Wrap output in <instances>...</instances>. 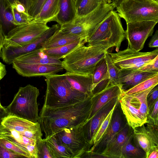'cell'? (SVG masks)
<instances>
[{"mask_svg": "<svg viewBox=\"0 0 158 158\" xmlns=\"http://www.w3.org/2000/svg\"><path fill=\"white\" fill-rule=\"evenodd\" d=\"M91 97L76 104L61 107L43 106L38 122L45 138L63 129L75 127L86 122L91 110Z\"/></svg>", "mask_w": 158, "mask_h": 158, "instance_id": "6da1fadb", "label": "cell"}, {"mask_svg": "<svg viewBox=\"0 0 158 158\" xmlns=\"http://www.w3.org/2000/svg\"><path fill=\"white\" fill-rule=\"evenodd\" d=\"M47 87L44 107L59 108L71 105L91 97L73 88L64 74L45 77Z\"/></svg>", "mask_w": 158, "mask_h": 158, "instance_id": "7a4b0ae2", "label": "cell"}, {"mask_svg": "<svg viewBox=\"0 0 158 158\" xmlns=\"http://www.w3.org/2000/svg\"><path fill=\"white\" fill-rule=\"evenodd\" d=\"M108 49L101 46L83 45L64 56L62 65L66 72L92 74L96 64L105 58Z\"/></svg>", "mask_w": 158, "mask_h": 158, "instance_id": "3957f363", "label": "cell"}, {"mask_svg": "<svg viewBox=\"0 0 158 158\" xmlns=\"http://www.w3.org/2000/svg\"><path fill=\"white\" fill-rule=\"evenodd\" d=\"M125 31L120 18L113 10L99 25L88 42V46H99L109 49L115 47L119 51L125 39Z\"/></svg>", "mask_w": 158, "mask_h": 158, "instance_id": "277c9868", "label": "cell"}, {"mask_svg": "<svg viewBox=\"0 0 158 158\" xmlns=\"http://www.w3.org/2000/svg\"><path fill=\"white\" fill-rule=\"evenodd\" d=\"M115 7L114 3L102 2L92 12L83 16H77L72 23L60 26V30L78 35L87 43L99 25Z\"/></svg>", "mask_w": 158, "mask_h": 158, "instance_id": "5b68a950", "label": "cell"}, {"mask_svg": "<svg viewBox=\"0 0 158 158\" xmlns=\"http://www.w3.org/2000/svg\"><path fill=\"white\" fill-rule=\"evenodd\" d=\"M39 89L30 84L20 87L12 102L6 109L10 115L36 123L38 122Z\"/></svg>", "mask_w": 158, "mask_h": 158, "instance_id": "8992f818", "label": "cell"}, {"mask_svg": "<svg viewBox=\"0 0 158 158\" xmlns=\"http://www.w3.org/2000/svg\"><path fill=\"white\" fill-rule=\"evenodd\" d=\"M153 87L132 94H125L123 92L119 98L127 123L133 129L147 123L149 112L147 97Z\"/></svg>", "mask_w": 158, "mask_h": 158, "instance_id": "52a82bcc", "label": "cell"}, {"mask_svg": "<svg viewBox=\"0 0 158 158\" xmlns=\"http://www.w3.org/2000/svg\"><path fill=\"white\" fill-rule=\"evenodd\" d=\"M126 23L147 20L158 22V2L152 0H126L116 7Z\"/></svg>", "mask_w": 158, "mask_h": 158, "instance_id": "ba28073f", "label": "cell"}, {"mask_svg": "<svg viewBox=\"0 0 158 158\" xmlns=\"http://www.w3.org/2000/svg\"><path fill=\"white\" fill-rule=\"evenodd\" d=\"M49 28L47 24L36 22L33 19L11 30L5 36L3 45L15 47L23 46L36 40Z\"/></svg>", "mask_w": 158, "mask_h": 158, "instance_id": "9c48e42d", "label": "cell"}, {"mask_svg": "<svg viewBox=\"0 0 158 158\" xmlns=\"http://www.w3.org/2000/svg\"><path fill=\"white\" fill-rule=\"evenodd\" d=\"M82 124L64 128L53 134L70 153L72 158H81L90 148L83 134Z\"/></svg>", "mask_w": 158, "mask_h": 158, "instance_id": "30bf717a", "label": "cell"}, {"mask_svg": "<svg viewBox=\"0 0 158 158\" xmlns=\"http://www.w3.org/2000/svg\"><path fill=\"white\" fill-rule=\"evenodd\" d=\"M113 62L122 69H139L158 55V49L151 52H141L128 47L116 53L109 52Z\"/></svg>", "mask_w": 158, "mask_h": 158, "instance_id": "8fae6325", "label": "cell"}, {"mask_svg": "<svg viewBox=\"0 0 158 158\" xmlns=\"http://www.w3.org/2000/svg\"><path fill=\"white\" fill-rule=\"evenodd\" d=\"M157 22L147 20L127 23L125 39L127 40L128 47L138 51L142 49L147 38L152 35Z\"/></svg>", "mask_w": 158, "mask_h": 158, "instance_id": "7c38bea8", "label": "cell"}, {"mask_svg": "<svg viewBox=\"0 0 158 158\" xmlns=\"http://www.w3.org/2000/svg\"><path fill=\"white\" fill-rule=\"evenodd\" d=\"M4 127L14 130L24 136L35 140L41 139L43 135L39 123H34L23 118L9 115L2 121Z\"/></svg>", "mask_w": 158, "mask_h": 158, "instance_id": "4fadbf2b", "label": "cell"}, {"mask_svg": "<svg viewBox=\"0 0 158 158\" xmlns=\"http://www.w3.org/2000/svg\"><path fill=\"white\" fill-rule=\"evenodd\" d=\"M133 129L134 139L146 154V158L153 151L158 150V126L147 123Z\"/></svg>", "mask_w": 158, "mask_h": 158, "instance_id": "5bb4252c", "label": "cell"}, {"mask_svg": "<svg viewBox=\"0 0 158 158\" xmlns=\"http://www.w3.org/2000/svg\"><path fill=\"white\" fill-rule=\"evenodd\" d=\"M127 123L119 103H117L113 111L111 121L102 137L91 152L99 154L113 137Z\"/></svg>", "mask_w": 158, "mask_h": 158, "instance_id": "9a60e30c", "label": "cell"}, {"mask_svg": "<svg viewBox=\"0 0 158 158\" xmlns=\"http://www.w3.org/2000/svg\"><path fill=\"white\" fill-rule=\"evenodd\" d=\"M119 97L114 98L103 106L91 118L82 125L85 138L92 147L94 137L99 127L107 115L116 105Z\"/></svg>", "mask_w": 158, "mask_h": 158, "instance_id": "2e32d148", "label": "cell"}, {"mask_svg": "<svg viewBox=\"0 0 158 158\" xmlns=\"http://www.w3.org/2000/svg\"><path fill=\"white\" fill-rule=\"evenodd\" d=\"M13 68L20 75L25 77H45L62 71L61 65L24 63L14 61Z\"/></svg>", "mask_w": 158, "mask_h": 158, "instance_id": "e0dca14e", "label": "cell"}, {"mask_svg": "<svg viewBox=\"0 0 158 158\" xmlns=\"http://www.w3.org/2000/svg\"><path fill=\"white\" fill-rule=\"evenodd\" d=\"M158 74L156 71H143L139 69H120L118 83L125 91L142 82Z\"/></svg>", "mask_w": 158, "mask_h": 158, "instance_id": "ac0fdd59", "label": "cell"}, {"mask_svg": "<svg viewBox=\"0 0 158 158\" xmlns=\"http://www.w3.org/2000/svg\"><path fill=\"white\" fill-rule=\"evenodd\" d=\"M0 138H5L28 152L32 158H38L36 141L18 131L0 125Z\"/></svg>", "mask_w": 158, "mask_h": 158, "instance_id": "d6986e66", "label": "cell"}, {"mask_svg": "<svg viewBox=\"0 0 158 158\" xmlns=\"http://www.w3.org/2000/svg\"><path fill=\"white\" fill-rule=\"evenodd\" d=\"M123 91L119 84H111L91 97V106L88 120L103 106L112 99L119 97Z\"/></svg>", "mask_w": 158, "mask_h": 158, "instance_id": "ffe728a7", "label": "cell"}, {"mask_svg": "<svg viewBox=\"0 0 158 158\" xmlns=\"http://www.w3.org/2000/svg\"><path fill=\"white\" fill-rule=\"evenodd\" d=\"M133 132V129L127 123L113 137L100 154L103 157L122 158V150L125 142Z\"/></svg>", "mask_w": 158, "mask_h": 158, "instance_id": "44dd1931", "label": "cell"}, {"mask_svg": "<svg viewBox=\"0 0 158 158\" xmlns=\"http://www.w3.org/2000/svg\"><path fill=\"white\" fill-rule=\"evenodd\" d=\"M64 74L73 88L90 97H92L93 89L92 74H81L67 72Z\"/></svg>", "mask_w": 158, "mask_h": 158, "instance_id": "7402d4cb", "label": "cell"}, {"mask_svg": "<svg viewBox=\"0 0 158 158\" xmlns=\"http://www.w3.org/2000/svg\"><path fill=\"white\" fill-rule=\"evenodd\" d=\"M14 61L27 64L62 65V61L60 59L47 55L43 52L41 48L20 56Z\"/></svg>", "mask_w": 158, "mask_h": 158, "instance_id": "603a6c76", "label": "cell"}, {"mask_svg": "<svg viewBox=\"0 0 158 158\" xmlns=\"http://www.w3.org/2000/svg\"><path fill=\"white\" fill-rule=\"evenodd\" d=\"M77 16L74 0H60L59 11L53 21L61 26L72 23Z\"/></svg>", "mask_w": 158, "mask_h": 158, "instance_id": "cb8c5ba5", "label": "cell"}, {"mask_svg": "<svg viewBox=\"0 0 158 158\" xmlns=\"http://www.w3.org/2000/svg\"><path fill=\"white\" fill-rule=\"evenodd\" d=\"M81 38L78 35L56 31L43 44L41 49L55 48L73 43Z\"/></svg>", "mask_w": 158, "mask_h": 158, "instance_id": "d4e9b609", "label": "cell"}, {"mask_svg": "<svg viewBox=\"0 0 158 158\" xmlns=\"http://www.w3.org/2000/svg\"><path fill=\"white\" fill-rule=\"evenodd\" d=\"M60 0H45L34 20L47 24L53 21L59 11Z\"/></svg>", "mask_w": 158, "mask_h": 158, "instance_id": "484cf974", "label": "cell"}, {"mask_svg": "<svg viewBox=\"0 0 158 158\" xmlns=\"http://www.w3.org/2000/svg\"><path fill=\"white\" fill-rule=\"evenodd\" d=\"M0 24L5 36L16 26L14 24L11 5L7 0H0Z\"/></svg>", "mask_w": 158, "mask_h": 158, "instance_id": "4316f807", "label": "cell"}, {"mask_svg": "<svg viewBox=\"0 0 158 158\" xmlns=\"http://www.w3.org/2000/svg\"><path fill=\"white\" fill-rule=\"evenodd\" d=\"M86 43L87 42L85 40L81 38L77 41L64 46L54 48L41 49L47 55L60 60L77 47Z\"/></svg>", "mask_w": 158, "mask_h": 158, "instance_id": "83f0119b", "label": "cell"}, {"mask_svg": "<svg viewBox=\"0 0 158 158\" xmlns=\"http://www.w3.org/2000/svg\"><path fill=\"white\" fill-rule=\"evenodd\" d=\"M121 154L122 158H146L145 152L135 140L133 132L124 144Z\"/></svg>", "mask_w": 158, "mask_h": 158, "instance_id": "f1b7e54d", "label": "cell"}, {"mask_svg": "<svg viewBox=\"0 0 158 158\" xmlns=\"http://www.w3.org/2000/svg\"><path fill=\"white\" fill-rule=\"evenodd\" d=\"M45 138L53 158H72L70 153L54 135Z\"/></svg>", "mask_w": 158, "mask_h": 158, "instance_id": "f546056e", "label": "cell"}, {"mask_svg": "<svg viewBox=\"0 0 158 158\" xmlns=\"http://www.w3.org/2000/svg\"><path fill=\"white\" fill-rule=\"evenodd\" d=\"M102 2H104L103 0H75L77 16H82L89 14Z\"/></svg>", "mask_w": 158, "mask_h": 158, "instance_id": "4dcf8cb0", "label": "cell"}, {"mask_svg": "<svg viewBox=\"0 0 158 158\" xmlns=\"http://www.w3.org/2000/svg\"><path fill=\"white\" fill-rule=\"evenodd\" d=\"M92 77L93 89L101 81L106 79L110 78L107 65L105 58L97 64L92 74Z\"/></svg>", "mask_w": 158, "mask_h": 158, "instance_id": "1f68e13d", "label": "cell"}, {"mask_svg": "<svg viewBox=\"0 0 158 158\" xmlns=\"http://www.w3.org/2000/svg\"><path fill=\"white\" fill-rule=\"evenodd\" d=\"M116 105L110 111L99 127L93 138L92 147L89 151L87 152H92L102 137L111 121Z\"/></svg>", "mask_w": 158, "mask_h": 158, "instance_id": "d6a6232c", "label": "cell"}, {"mask_svg": "<svg viewBox=\"0 0 158 158\" xmlns=\"http://www.w3.org/2000/svg\"><path fill=\"white\" fill-rule=\"evenodd\" d=\"M158 84V74L142 82L133 88L125 91L127 94L138 93L154 87Z\"/></svg>", "mask_w": 158, "mask_h": 158, "instance_id": "836d02e7", "label": "cell"}, {"mask_svg": "<svg viewBox=\"0 0 158 158\" xmlns=\"http://www.w3.org/2000/svg\"><path fill=\"white\" fill-rule=\"evenodd\" d=\"M105 58L107 64L108 72L111 83L112 84H118L120 69L117 67L113 62L108 52L106 54Z\"/></svg>", "mask_w": 158, "mask_h": 158, "instance_id": "e575fe53", "label": "cell"}, {"mask_svg": "<svg viewBox=\"0 0 158 158\" xmlns=\"http://www.w3.org/2000/svg\"><path fill=\"white\" fill-rule=\"evenodd\" d=\"M0 143L8 149L27 158H32L30 154L21 148L7 139L0 138Z\"/></svg>", "mask_w": 158, "mask_h": 158, "instance_id": "d590c367", "label": "cell"}, {"mask_svg": "<svg viewBox=\"0 0 158 158\" xmlns=\"http://www.w3.org/2000/svg\"><path fill=\"white\" fill-rule=\"evenodd\" d=\"M38 158H53L46 139H42L36 142Z\"/></svg>", "mask_w": 158, "mask_h": 158, "instance_id": "8d00e7d4", "label": "cell"}, {"mask_svg": "<svg viewBox=\"0 0 158 158\" xmlns=\"http://www.w3.org/2000/svg\"><path fill=\"white\" fill-rule=\"evenodd\" d=\"M12 8L14 24L16 26L27 24L35 19L28 13L19 12L15 8L12 7Z\"/></svg>", "mask_w": 158, "mask_h": 158, "instance_id": "74e56055", "label": "cell"}, {"mask_svg": "<svg viewBox=\"0 0 158 158\" xmlns=\"http://www.w3.org/2000/svg\"><path fill=\"white\" fill-rule=\"evenodd\" d=\"M158 99L156 101L152 107L149 110L146 123L158 126Z\"/></svg>", "mask_w": 158, "mask_h": 158, "instance_id": "f35d334b", "label": "cell"}, {"mask_svg": "<svg viewBox=\"0 0 158 158\" xmlns=\"http://www.w3.org/2000/svg\"><path fill=\"white\" fill-rule=\"evenodd\" d=\"M45 0H35L33 2L27 11L30 16L35 19L39 13Z\"/></svg>", "mask_w": 158, "mask_h": 158, "instance_id": "ab89813d", "label": "cell"}, {"mask_svg": "<svg viewBox=\"0 0 158 158\" xmlns=\"http://www.w3.org/2000/svg\"><path fill=\"white\" fill-rule=\"evenodd\" d=\"M158 85L154 86L149 91L147 97V101L149 110L158 99Z\"/></svg>", "mask_w": 158, "mask_h": 158, "instance_id": "60d3db41", "label": "cell"}, {"mask_svg": "<svg viewBox=\"0 0 158 158\" xmlns=\"http://www.w3.org/2000/svg\"><path fill=\"white\" fill-rule=\"evenodd\" d=\"M26 158L8 149L0 143V158Z\"/></svg>", "mask_w": 158, "mask_h": 158, "instance_id": "b9f144b4", "label": "cell"}, {"mask_svg": "<svg viewBox=\"0 0 158 158\" xmlns=\"http://www.w3.org/2000/svg\"><path fill=\"white\" fill-rule=\"evenodd\" d=\"M139 69L143 71L158 72V55L151 61L140 67Z\"/></svg>", "mask_w": 158, "mask_h": 158, "instance_id": "7bdbcfd3", "label": "cell"}, {"mask_svg": "<svg viewBox=\"0 0 158 158\" xmlns=\"http://www.w3.org/2000/svg\"><path fill=\"white\" fill-rule=\"evenodd\" d=\"M11 7L15 8L18 12L27 13L24 5L18 1L14 2L12 5Z\"/></svg>", "mask_w": 158, "mask_h": 158, "instance_id": "ee69618b", "label": "cell"}, {"mask_svg": "<svg viewBox=\"0 0 158 158\" xmlns=\"http://www.w3.org/2000/svg\"><path fill=\"white\" fill-rule=\"evenodd\" d=\"M150 48H156L158 46V30H156L149 43Z\"/></svg>", "mask_w": 158, "mask_h": 158, "instance_id": "f6af8a7d", "label": "cell"}, {"mask_svg": "<svg viewBox=\"0 0 158 158\" xmlns=\"http://www.w3.org/2000/svg\"><path fill=\"white\" fill-rule=\"evenodd\" d=\"M10 115L6 108L0 106V125L4 119Z\"/></svg>", "mask_w": 158, "mask_h": 158, "instance_id": "bcb514c9", "label": "cell"}, {"mask_svg": "<svg viewBox=\"0 0 158 158\" xmlns=\"http://www.w3.org/2000/svg\"><path fill=\"white\" fill-rule=\"evenodd\" d=\"M6 73V66L0 62V80L2 79Z\"/></svg>", "mask_w": 158, "mask_h": 158, "instance_id": "7dc6e473", "label": "cell"}, {"mask_svg": "<svg viewBox=\"0 0 158 158\" xmlns=\"http://www.w3.org/2000/svg\"><path fill=\"white\" fill-rule=\"evenodd\" d=\"M18 1L22 3L25 7L27 11V13L32 3L31 0H18Z\"/></svg>", "mask_w": 158, "mask_h": 158, "instance_id": "c3c4849f", "label": "cell"}, {"mask_svg": "<svg viewBox=\"0 0 158 158\" xmlns=\"http://www.w3.org/2000/svg\"><path fill=\"white\" fill-rule=\"evenodd\" d=\"M5 36L3 34L2 27L0 24V59L1 58V51L3 44Z\"/></svg>", "mask_w": 158, "mask_h": 158, "instance_id": "681fc988", "label": "cell"}, {"mask_svg": "<svg viewBox=\"0 0 158 158\" xmlns=\"http://www.w3.org/2000/svg\"><path fill=\"white\" fill-rule=\"evenodd\" d=\"M158 157V150L152 151L149 155L148 158H157Z\"/></svg>", "mask_w": 158, "mask_h": 158, "instance_id": "f907efd6", "label": "cell"}, {"mask_svg": "<svg viewBox=\"0 0 158 158\" xmlns=\"http://www.w3.org/2000/svg\"><path fill=\"white\" fill-rule=\"evenodd\" d=\"M125 0H111V2L112 3H114L115 4L116 7L122 2Z\"/></svg>", "mask_w": 158, "mask_h": 158, "instance_id": "816d5d0a", "label": "cell"}, {"mask_svg": "<svg viewBox=\"0 0 158 158\" xmlns=\"http://www.w3.org/2000/svg\"><path fill=\"white\" fill-rule=\"evenodd\" d=\"M10 4L12 5L14 2L16 1H17L18 0H7Z\"/></svg>", "mask_w": 158, "mask_h": 158, "instance_id": "f5cc1de1", "label": "cell"}, {"mask_svg": "<svg viewBox=\"0 0 158 158\" xmlns=\"http://www.w3.org/2000/svg\"><path fill=\"white\" fill-rule=\"evenodd\" d=\"M104 2L105 3H111V2L110 0H103Z\"/></svg>", "mask_w": 158, "mask_h": 158, "instance_id": "db71d44e", "label": "cell"}, {"mask_svg": "<svg viewBox=\"0 0 158 158\" xmlns=\"http://www.w3.org/2000/svg\"><path fill=\"white\" fill-rule=\"evenodd\" d=\"M155 2H158V0H152Z\"/></svg>", "mask_w": 158, "mask_h": 158, "instance_id": "11a10c76", "label": "cell"}, {"mask_svg": "<svg viewBox=\"0 0 158 158\" xmlns=\"http://www.w3.org/2000/svg\"><path fill=\"white\" fill-rule=\"evenodd\" d=\"M31 2H32V3L35 0H31Z\"/></svg>", "mask_w": 158, "mask_h": 158, "instance_id": "9f6ffc18", "label": "cell"}, {"mask_svg": "<svg viewBox=\"0 0 158 158\" xmlns=\"http://www.w3.org/2000/svg\"><path fill=\"white\" fill-rule=\"evenodd\" d=\"M0 106H1V107L2 106L1 105L0 102Z\"/></svg>", "mask_w": 158, "mask_h": 158, "instance_id": "6f0895ef", "label": "cell"}, {"mask_svg": "<svg viewBox=\"0 0 158 158\" xmlns=\"http://www.w3.org/2000/svg\"><path fill=\"white\" fill-rule=\"evenodd\" d=\"M110 1L111 2V0H110Z\"/></svg>", "mask_w": 158, "mask_h": 158, "instance_id": "680465c9", "label": "cell"}, {"mask_svg": "<svg viewBox=\"0 0 158 158\" xmlns=\"http://www.w3.org/2000/svg\"><path fill=\"white\" fill-rule=\"evenodd\" d=\"M74 0V1H75V0Z\"/></svg>", "mask_w": 158, "mask_h": 158, "instance_id": "91938a15", "label": "cell"}]
</instances>
